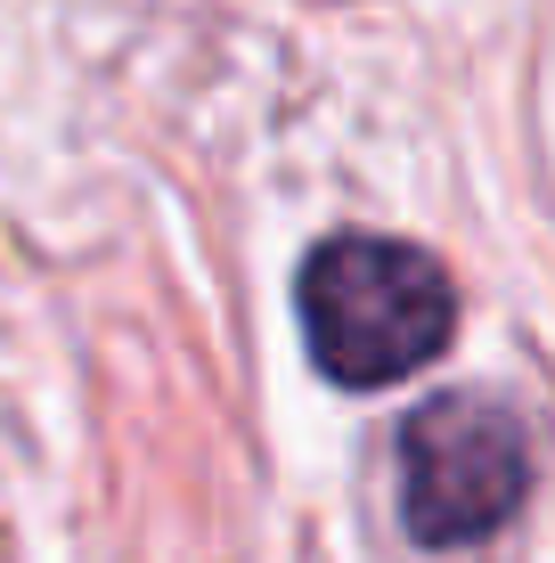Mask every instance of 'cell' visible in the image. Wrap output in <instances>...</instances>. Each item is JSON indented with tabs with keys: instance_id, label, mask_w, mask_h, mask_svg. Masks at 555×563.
Returning <instances> with one entry per match:
<instances>
[{
	"instance_id": "obj_2",
	"label": "cell",
	"mask_w": 555,
	"mask_h": 563,
	"mask_svg": "<svg viewBox=\"0 0 555 563\" xmlns=\"http://www.w3.org/2000/svg\"><path fill=\"white\" fill-rule=\"evenodd\" d=\"M531 498V433L507 400L449 393L400 424V531L417 548H482Z\"/></svg>"
},
{
	"instance_id": "obj_1",
	"label": "cell",
	"mask_w": 555,
	"mask_h": 563,
	"mask_svg": "<svg viewBox=\"0 0 555 563\" xmlns=\"http://www.w3.org/2000/svg\"><path fill=\"white\" fill-rule=\"evenodd\" d=\"M295 319L335 393H385L433 367L457 335L449 269L385 229H335L295 269Z\"/></svg>"
}]
</instances>
